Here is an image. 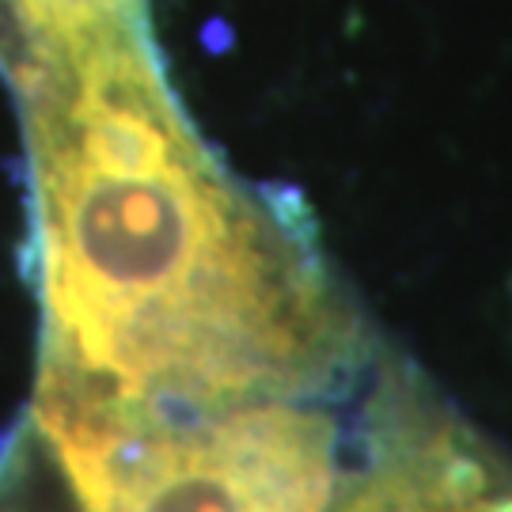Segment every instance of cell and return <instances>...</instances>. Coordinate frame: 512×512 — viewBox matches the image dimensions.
<instances>
[{
  "instance_id": "7a4b0ae2",
  "label": "cell",
  "mask_w": 512,
  "mask_h": 512,
  "mask_svg": "<svg viewBox=\"0 0 512 512\" xmlns=\"http://www.w3.org/2000/svg\"><path fill=\"white\" fill-rule=\"evenodd\" d=\"M327 512H512V471L437 418L403 368L384 361Z\"/></svg>"
},
{
  "instance_id": "6da1fadb",
  "label": "cell",
  "mask_w": 512,
  "mask_h": 512,
  "mask_svg": "<svg viewBox=\"0 0 512 512\" xmlns=\"http://www.w3.org/2000/svg\"><path fill=\"white\" fill-rule=\"evenodd\" d=\"M0 73L31 160V425L69 490L160 433L372 376L308 209L205 145L148 0H0Z\"/></svg>"
},
{
  "instance_id": "3957f363",
  "label": "cell",
  "mask_w": 512,
  "mask_h": 512,
  "mask_svg": "<svg viewBox=\"0 0 512 512\" xmlns=\"http://www.w3.org/2000/svg\"><path fill=\"white\" fill-rule=\"evenodd\" d=\"M0 512H80L35 425L16 429L0 452Z\"/></svg>"
}]
</instances>
